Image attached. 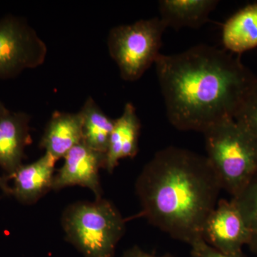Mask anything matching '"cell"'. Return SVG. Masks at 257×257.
<instances>
[{
	"mask_svg": "<svg viewBox=\"0 0 257 257\" xmlns=\"http://www.w3.org/2000/svg\"><path fill=\"white\" fill-rule=\"evenodd\" d=\"M47 54L46 44L26 20L13 15L0 20V79L40 67Z\"/></svg>",
	"mask_w": 257,
	"mask_h": 257,
	"instance_id": "cell-6",
	"label": "cell"
},
{
	"mask_svg": "<svg viewBox=\"0 0 257 257\" xmlns=\"http://www.w3.org/2000/svg\"><path fill=\"white\" fill-rule=\"evenodd\" d=\"M166 113L181 131L204 133L234 119L257 77L226 50L199 45L155 62Z\"/></svg>",
	"mask_w": 257,
	"mask_h": 257,
	"instance_id": "cell-1",
	"label": "cell"
},
{
	"mask_svg": "<svg viewBox=\"0 0 257 257\" xmlns=\"http://www.w3.org/2000/svg\"><path fill=\"white\" fill-rule=\"evenodd\" d=\"M202 239L225 254L242 253L249 243V231L232 199L219 200L204 224Z\"/></svg>",
	"mask_w": 257,
	"mask_h": 257,
	"instance_id": "cell-7",
	"label": "cell"
},
{
	"mask_svg": "<svg viewBox=\"0 0 257 257\" xmlns=\"http://www.w3.org/2000/svg\"><path fill=\"white\" fill-rule=\"evenodd\" d=\"M231 199L239 209L249 231L248 247L257 253V172Z\"/></svg>",
	"mask_w": 257,
	"mask_h": 257,
	"instance_id": "cell-16",
	"label": "cell"
},
{
	"mask_svg": "<svg viewBox=\"0 0 257 257\" xmlns=\"http://www.w3.org/2000/svg\"><path fill=\"white\" fill-rule=\"evenodd\" d=\"M126 221L106 199L69 206L62 218L66 239L84 257H114Z\"/></svg>",
	"mask_w": 257,
	"mask_h": 257,
	"instance_id": "cell-4",
	"label": "cell"
},
{
	"mask_svg": "<svg viewBox=\"0 0 257 257\" xmlns=\"http://www.w3.org/2000/svg\"><path fill=\"white\" fill-rule=\"evenodd\" d=\"M191 246V257H245L243 253L239 254H225L209 246L202 239H198Z\"/></svg>",
	"mask_w": 257,
	"mask_h": 257,
	"instance_id": "cell-18",
	"label": "cell"
},
{
	"mask_svg": "<svg viewBox=\"0 0 257 257\" xmlns=\"http://www.w3.org/2000/svg\"><path fill=\"white\" fill-rule=\"evenodd\" d=\"M141 123L132 103L125 104L122 114L115 119L106 153L105 169L112 173L119 161L134 158L139 151Z\"/></svg>",
	"mask_w": 257,
	"mask_h": 257,
	"instance_id": "cell-12",
	"label": "cell"
},
{
	"mask_svg": "<svg viewBox=\"0 0 257 257\" xmlns=\"http://www.w3.org/2000/svg\"><path fill=\"white\" fill-rule=\"evenodd\" d=\"M234 119L257 140V82L243 99Z\"/></svg>",
	"mask_w": 257,
	"mask_h": 257,
	"instance_id": "cell-17",
	"label": "cell"
},
{
	"mask_svg": "<svg viewBox=\"0 0 257 257\" xmlns=\"http://www.w3.org/2000/svg\"><path fill=\"white\" fill-rule=\"evenodd\" d=\"M0 189L7 195H13V187L8 184V177H0Z\"/></svg>",
	"mask_w": 257,
	"mask_h": 257,
	"instance_id": "cell-20",
	"label": "cell"
},
{
	"mask_svg": "<svg viewBox=\"0 0 257 257\" xmlns=\"http://www.w3.org/2000/svg\"><path fill=\"white\" fill-rule=\"evenodd\" d=\"M56 160L45 153L39 160L22 165L12 176L13 195L24 204H33L52 189Z\"/></svg>",
	"mask_w": 257,
	"mask_h": 257,
	"instance_id": "cell-10",
	"label": "cell"
},
{
	"mask_svg": "<svg viewBox=\"0 0 257 257\" xmlns=\"http://www.w3.org/2000/svg\"><path fill=\"white\" fill-rule=\"evenodd\" d=\"M8 111L9 110L7 109L6 106H5V104L2 102L1 100H0V116H3V115H4L5 114H6Z\"/></svg>",
	"mask_w": 257,
	"mask_h": 257,
	"instance_id": "cell-21",
	"label": "cell"
},
{
	"mask_svg": "<svg viewBox=\"0 0 257 257\" xmlns=\"http://www.w3.org/2000/svg\"><path fill=\"white\" fill-rule=\"evenodd\" d=\"M166 28L160 18H154L111 29L108 35V50L121 78L128 82L138 80L155 64L161 55Z\"/></svg>",
	"mask_w": 257,
	"mask_h": 257,
	"instance_id": "cell-5",
	"label": "cell"
},
{
	"mask_svg": "<svg viewBox=\"0 0 257 257\" xmlns=\"http://www.w3.org/2000/svg\"><path fill=\"white\" fill-rule=\"evenodd\" d=\"M83 141V117L76 113L55 111L47 122L40 147L56 160L64 157Z\"/></svg>",
	"mask_w": 257,
	"mask_h": 257,
	"instance_id": "cell-11",
	"label": "cell"
},
{
	"mask_svg": "<svg viewBox=\"0 0 257 257\" xmlns=\"http://www.w3.org/2000/svg\"><path fill=\"white\" fill-rule=\"evenodd\" d=\"M141 211L136 217L191 245L202 239L222 188L206 156L169 147L155 154L137 179Z\"/></svg>",
	"mask_w": 257,
	"mask_h": 257,
	"instance_id": "cell-2",
	"label": "cell"
},
{
	"mask_svg": "<svg viewBox=\"0 0 257 257\" xmlns=\"http://www.w3.org/2000/svg\"><path fill=\"white\" fill-rule=\"evenodd\" d=\"M30 121L23 111L9 110L0 116V167L8 178L23 165L25 148L32 143Z\"/></svg>",
	"mask_w": 257,
	"mask_h": 257,
	"instance_id": "cell-9",
	"label": "cell"
},
{
	"mask_svg": "<svg viewBox=\"0 0 257 257\" xmlns=\"http://www.w3.org/2000/svg\"><path fill=\"white\" fill-rule=\"evenodd\" d=\"M218 4L216 0H162L160 18L167 28H199L209 21Z\"/></svg>",
	"mask_w": 257,
	"mask_h": 257,
	"instance_id": "cell-13",
	"label": "cell"
},
{
	"mask_svg": "<svg viewBox=\"0 0 257 257\" xmlns=\"http://www.w3.org/2000/svg\"><path fill=\"white\" fill-rule=\"evenodd\" d=\"M207 158L221 188L234 197L257 172V140L234 119L204 133Z\"/></svg>",
	"mask_w": 257,
	"mask_h": 257,
	"instance_id": "cell-3",
	"label": "cell"
},
{
	"mask_svg": "<svg viewBox=\"0 0 257 257\" xmlns=\"http://www.w3.org/2000/svg\"><path fill=\"white\" fill-rule=\"evenodd\" d=\"M64 163L54 177L52 189L60 190L72 186L90 189L96 199H101L99 170L105 169L106 154L95 151L84 143L76 145L64 157Z\"/></svg>",
	"mask_w": 257,
	"mask_h": 257,
	"instance_id": "cell-8",
	"label": "cell"
},
{
	"mask_svg": "<svg viewBox=\"0 0 257 257\" xmlns=\"http://www.w3.org/2000/svg\"><path fill=\"white\" fill-rule=\"evenodd\" d=\"M83 143L95 151L106 153L115 119L105 114L89 96L82 109Z\"/></svg>",
	"mask_w": 257,
	"mask_h": 257,
	"instance_id": "cell-15",
	"label": "cell"
},
{
	"mask_svg": "<svg viewBox=\"0 0 257 257\" xmlns=\"http://www.w3.org/2000/svg\"><path fill=\"white\" fill-rule=\"evenodd\" d=\"M121 257H177L170 253H165L161 256H157V255L152 254L146 251H144L141 248L138 246H134L132 248H128L124 251Z\"/></svg>",
	"mask_w": 257,
	"mask_h": 257,
	"instance_id": "cell-19",
	"label": "cell"
},
{
	"mask_svg": "<svg viewBox=\"0 0 257 257\" xmlns=\"http://www.w3.org/2000/svg\"><path fill=\"white\" fill-rule=\"evenodd\" d=\"M221 41L232 53H242L257 47V3L239 10L225 23Z\"/></svg>",
	"mask_w": 257,
	"mask_h": 257,
	"instance_id": "cell-14",
	"label": "cell"
}]
</instances>
